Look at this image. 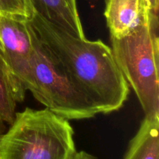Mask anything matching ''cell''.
<instances>
[{"mask_svg":"<svg viewBox=\"0 0 159 159\" xmlns=\"http://www.w3.org/2000/svg\"><path fill=\"white\" fill-rule=\"evenodd\" d=\"M144 0H106L104 12L110 37L120 39L134 31L145 17Z\"/></svg>","mask_w":159,"mask_h":159,"instance_id":"8992f818","label":"cell"},{"mask_svg":"<svg viewBox=\"0 0 159 159\" xmlns=\"http://www.w3.org/2000/svg\"><path fill=\"white\" fill-rule=\"evenodd\" d=\"M70 159H96V158H95L93 155H89V154L87 153V152L82 151V152H75V153L71 155V157L70 158Z\"/></svg>","mask_w":159,"mask_h":159,"instance_id":"7c38bea8","label":"cell"},{"mask_svg":"<svg viewBox=\"0 0 159 159\" xmlns=\"http://www.w3.org/2000/svg\"><path fill=\"white\" fill-rule=\"evenodd\" d=\"M0 135H1V134H0Z\"/></svg>","mask_w":159,"mask_h":159,"instance_id":"4fadbf2b","label":"cell"},{"mask_svg":"<svg viewBox=\"0 0 159 159\" xmlns=\"http://www.w3.org/2000/svg\"><path fill=\"white\" fill-rule=\"evenodd\" d=\"M34 10L44 20L71 35L85 39L76 0H30Z\"/></svg>","mask_w":159,"mask_h":159,"instance_id":"52a82bcc","label":"cell"},{"mask_svg":"<svg viewBox=\"0 0 159 159\" xmlns=\"http://www.w3.org/2000/svg\"><path fill=\"white\" fill-rule=\"evenodd\" d=\"M0 40L12 75L26 93L33 87L34 32L29 19L0 13Z\"/></svg>","mask_w":159,"mask_h":159,"instance_id":"5b68a950","label":"cell"},{"mask_svg":"<svg viewBox=\"0 0 159 159\" xmlns=\"http://www.w3.org/2000/svg\"><path fill=\"white\" fill-rule=\"evenodd\" d=\"M148 10L152 13L158 15L159 0H144Z\"/></svg>","mask_w":159,"mask_h":159,"instance_id":"8fae6325","label":"cell"},{"mask_svg":"<svg viewBox=\"0 0 159 159\" xmlns=\"http://www.w3.org/2000/svg\"><path fill=\"white\" fill-rule=\"evenodd\" d=\"M34 10L30 0H0V13L30 19Z\"/></svg>","mask_w":159,"mask_h":159,"instance_id":"30bf717a","label":"cell"},{"mask_svg":"<svg viewBox=\"0 0 159 159\" xmlns=\"http://www.w3.org/2000/svg\"><path fill=\"white\" fill-rule=\"evenodd\" d=\"M30 23L39 40L89 96L99 113H112L124 106L130 86L111 48L100 40L78 38L35 12Z\"/></svg>","mask_w":159,"mask_h":159,"instance_id":"6da1fadb","label":"cell"},{"mask_svg":"<svg viewBox=\"0 0 159 159\" xmlns=\"http://www.w3.org/2000/svg\"><path fill=\"white\" fill-rule=\"evenodd\" d=\"M158 30V15L148 10L131 34L120 39L110 37L116 64L148 118L159 116Z\"/></svg>","mask_w":159,"mask_h":159,"instance_id":"3957f363","label":"cell"},{"mask_svg":"<svg viewBox=\"0 0 159 159\" xmlns=\"http://www.w3.org/2000/svg\"><path fill=\"white\" fill-rule=\"evenodd\" d=\"M25 94L16 81L0 47V134L13 122L16 104L24 100Z\"/></svg>","mask_w":159,"mask_h":159,"instance_id":"ba28073f","label":"cell"},{"mask_svg":"<svg viewBox=\"0 0 159 159\" xmlns=\"http://www.w3.org/2000/svg\"><path fill=\"white\" fill-rule=\"evenodd\" d=\"M75 152L69 120L47 108L16 112L0 135V159H70Z\"/></svg>","mask_w":159,"mask_h":159,"instance_id":"7a4b0ae2","label":"cell"},{"mask_svg":"<svg viewBox=\"0 0 159 159\" xmlns=\"http://www.w3.org/2000/svg\"><path fill=\"white\" fill-rule=\"evenodd\" d=\"M124 159H159V116L144 117Z\"/></svg>","mask_w":159,"mask_h":159,"instance_id":"9c48e42d","label":"cell"},{"mask_svg":"<svg viewBox=\"0 0 159 159\" xmlns=\"http://www.w3.org/2000/svg\"><path fill=\"white\" fill-rule=\"evenodd\" d=\"M32 73L33 87L30 91L45 108L68 120L89 119L99 114L89 96L35 34Z\"/></svg>","mask_w":159,"mask_h":159,"instance_id":"277c9868","label":"cell"}]
</instances>
